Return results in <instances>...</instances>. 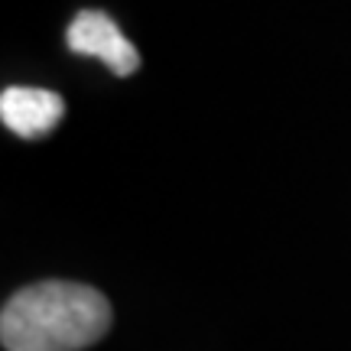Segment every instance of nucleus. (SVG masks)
<instances>
[{
  "label": "nucleus",
  "mask_w": 351,
  "mask_h": 351,
  "mask_svg": "<svg viewBox=\"0 0 351 351\" xmlns=\"http://www.w3.org/2000/svg\"><path fill=\"white\" fill-rule=\"evenodd\" d=\"M69 49L78 56H95L111 69L114 75H134L140 69V52L130 46V39L117 29L108 13L82 10L69 26Z\"/></svg>",
  "instance_id": "2"
},
{
  "label": "nucleus",
  "mask_w": 351,
  "mask_h": 351,
  "mask_svg": "<svg viewBox=\"0 0 351 351\" xmlns=\"http://www.w3.org/2000/svg\"><path fill=\"white\" fill-rule=\"evenodd\" d=\"M111 328V302L95 287L43 280L13 293L0 313L7 351H82Z\"/></svg>",
  "instance_id": "1"
},
{
  "label": "nucleus",
  "mask_w": 351,
  "mask_h": 351,
  "mask_svg": "<svg viewBox=\"0 0 351 351\" xmlns=\"http://www.w3.org/2000/svg\"><path fill=\"white\" fill-rule=\"evenodd\" d=\"M0 117L16 137L39 140L65 117V101L46 88H7L0 95Z\"/></svg>",
  "instance_id": "3"
}]
</instances>
